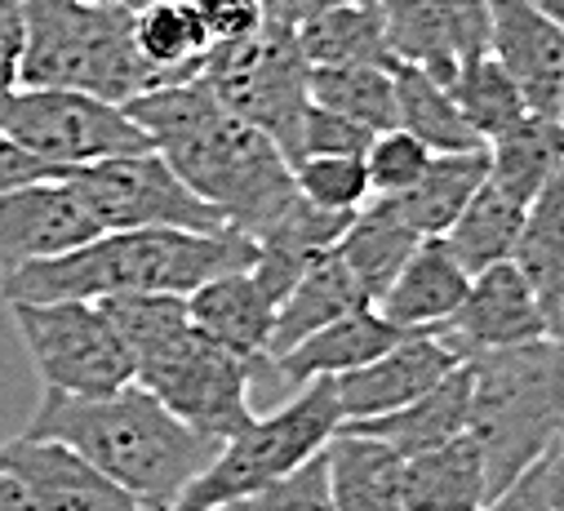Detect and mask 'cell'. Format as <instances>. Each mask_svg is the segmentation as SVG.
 I'll list each match as a JSON object with an SVG mask.
<instances>
[{"label":"cell","mask_w":564,"mask_h":511,"mask_svg":"<svg viewBox=\"0 0 564 511\" xmlns=\"http://www.w3.org/2000/svg\"><path fill=\"white\" fill-rule=\"evenodd\" d=\"M165 165L236 231L258 240L299 200L294 170L253 124L227 116L205 80H174L120 102Z\"/></svg>","instance_id":"6da1fadb"},{"label":"cell","mask_w":564,"mask_h":511,"mask_svg":"<svg viewBox=\"0 0 564 511\" xmlns=\"http://www.w3.org/2000/svg\"><path fill=\"white\" fill-rule=\"evenodd\" d=\"M23 436L72 445L111 485H120L138 511H174L183 489L223 445L174 418L138 382H124L107 396H58L41 388Z\"/></svg>","instance_id":"7a4b0ae2"},{"label":"cell","mask_w":564,"mask_h":511,"mask_svg":"<svg viewBox=\"0 0 564 511\" xmlns=\"http://www.w3.org/2000/svg\"><path fill=\"white\" fill-rule=\"evenodd\" d=\"M253 240L236 227L183 231V227H133L98 231L94 240L23 263L0 276L6 303H102L116 294H178L240 272L253 263Z\"/></svg>","instance_id":"3957f363"},{"label":"cell","mask_w":564,"mask_h":511,"mask_svg":"<svg viewBox=\"0 0 564 511\" xmlns=\"http://www.w3.org/2000/svg\"><path fill=\"white\" fill-rule=\"evenodd\" d=\"M133 360V382L200 436L227 441L249 414V378L258 365L218 347L187 320L178 294H116L98 303Z\"/></svg>","instance_id":"277c9868"},{"label":"cell","mask_w":564,"mask_h":511,"mask_svg":"<svg viewBox=\"0 0 564 511\" xmlns=\"http://www.w3.org/2000/svg\"><path fill=\"white\" fill-rule=\"evenodd\" d=\"M467 365V436L480 449L489 498L520 480L560 445L564 423V360L560 338H538L502 351H480Z\"/></svg>","instance_id":"5b68a950"},{"label":"cell","mask_w":564,"mask_h":511,"mask_svg":"<svg viewBox=\"0 0 564 511\" xmlns=\"http://www.w3.org/2000/svg\"><path fill=\"white\" fill-rule=\"evenodd\" d=\"M19 85L129 102L152 89V72L133 50V19L120 0H23Z\"/></svg>","instance_id":"8992f818"},{"label":"cell","mask_w":564,"mask_h":511,"mask_svg":"<svg viewBox=\"0 0 564 511\" xmlns=\"http://www.w3.org/2000/svg\"><path fill=\"white\" fill-rule=\"evenodd\" d=\"M338 427H343V410L334 396V378L303 382L294 401L231 432L209 458V467L183 489L174 511H205V507L245 498L253 489H267L271 480L290 476L307 458H316Z\"/></svg>","instance_id":"52a82bcc"},{"label":"cell","mask_w":564,"mask_h":511,"mask_svg":"<svg viewBox=\"0 0 564 511\" xmlns=\"http://www.w3.org/2000/svg\"><path fill=\"white\" fill-rule=\"evenodd\" d=\"M196 80H205V89L214 94V102L227 116L262 130L280 148V156L294 165L299 124L312 102L307 98V58H303L294 32L262 23L253 36L218 41L200 58Z\"/></svg>","instance_id":"ba28073f"},{"label":"cell","mask_w":564,"mask_h":511,"mask_svg":"<svg viewBox=\"0 0 564 511\" xmlns=\"http://www.w3.org/2000/svg\"><path fill=\"white\" fill-rule=\"evenodd\" d=\"M0 134L32 161L50 165L54 178L111 156L148 152L152 139L124 116L120 102H102L76 89H14L0 102Z\"/></svg>","instance_id":"9c48e42d"},{"label":"cell","mask_w":564,"mask_h":511,"mask_svg":"<svg viewBox=\"0 0 564 511\" xmlns=\"http://www.w3.org/2000/svg\"><path fill=\"white\" fill-rule=\"evenodd\" d=\"M10 316L45 392L107 396L133 382L129 347L98 303H10Z\"/></svg>","instance_id":"30bf717a"},{"label":"cell","mask_w":564,"mask_h":511,"mask_svg":"<svg viewBox=\"0 0 564 511\" xmlns=\"http://www.w3.org/2000/svg\"><path fill=\"white\" fill-rule=\"evenodd\" d=\"M98 231H133V227H183V231H218L227 227L170 165L156 148L111 156L98 165H80L58 174Z\"/></svg>","instance_id":"8fae6325"},{"label":"cell","mask_w":564,"mask_h":511,"mask_svg":"<svg viewBox=\"0 0 564 511\" xmlns=\"http://www.w3.org/2000/svg\"><path fill=\"white\" fill-rule=\"evenodd\" d=\"M427 334H436L454 360H471L480 351H502V347L551 338L524 276L511 263H494V268L476 272L458 312Z\"/></svg>","instance_id":"7c38bea8"},{"label":"cell","mask_w":564,"mask_h":511,"mask_svg":"<svg viewBox=\"0 0 564 511\" xmlns=\"http://www.w3.org/2000/svg\"><path fill=\"white\" fill-rule=\"evenodd\" d=\"M489 41L485 50L511 72L529 116L560 120L564 111V28L529 0H485Z\"/></svg>","instance_id":"4fadbf2b"},{"label":"cell","mask_w":564,"mask_h":511,"mask_svg":"<svg viewBox=\"0 0 564 511\" xmlns=\"http://www.w3.org/2000/svg\"><path fill=\"white\" fill-rule=\"evenodd\" d=\"M0 467L23 485L36 511H138L120 485H111L63 441L14 436L0 445Z\"/></svg>","instance_id":"5bb4252c"},{"label":"cell","mask_w":564,"mask_h":511,"mask_svg":"<svg viewBox=\"0 0 564 511\" xmlns=\"http://www.w3.org/2000/svg\"><path fill=\"white\" fill-rule=\"evenodd\" d=\"M98 227L63 178H36L0 192V276L94 240Z\"/></svg>","instance_id":"9a60e30c"},{"label":"cell","mask_w":564,"mask_h":511,"mask_svg":"<svg viewBox=\"0 0 564 511\" xmlns=\"http://www.w3.org/2000/svg\"><path fill=\"white\" fill-rule=\"evenodd\" d=\"M454 365H463V360H454L436 334H427V329L404 334L395 347H387L369 365L334 378V396H338L343 423L378 418V414H391V410L417 401L427 388H436Z\"/></svg>","instance_id":"2e32d148"},{"label":"cell","mask_w":564,"mask_h":511,"mask_svg":"<svg viewBox=\"0 0 564 511\" xmlns=\"http://www.w3.org/2000/svg\"><path fill=\"white\" fill-rule=\"evenodd\" d=\"M187 320L214 338L218 347L236 351L240 360L249 365H262L267 360V338H271V325H275V298L267 294V285L240 268V272H223L205 285H196L187 298Z\"/></svg>","instance_id":"e0dca14e"},{"label":"cell","mask_w":564,"mask_h":511,"mask_svg":"<svg viewBox=\"0 0 564 511\" xmlns=\"http://www.w3.org/2000/svg\"><path fill=\"white\" fill-rule=\"evenodd\" d=\"M467 285H471V276L441 244V236H432L404 259V268L391 276V285L382 290L373 312L382 320H391L395 329H404V334H422V329L445 325L458 312Z\"/></svg>","instance_id":"ac0fdd59"},{"label":"cell","mask_w":564,"mask_h":511,"mask_svg":"<svg viewBox=\"0 0 564 511\" xmlns=\"http://www.w3.org/2000/svg\"><path fill=\"white\" fill-rule=\"evenodd\" d=\"M404 338V329H395L391 320H382L373 307H351L338 320L321 325L316 334H307L303 343H294L290 351H280L275 360H267L285 382L303 388L316 378H338L351 373L360 365H369L373 356H382L387 347H395Z\"/></svg>","instance_id":"d6986e66"},{"label":"cell","mask_w":564,"mask_h":511,"mask_svg":"<svg viewBox=\"0 0 564 511\" xmlns=\"http://www.w3.org/2000/svg\"><path fill=\"white\" fill-rule=\"evenodd\" d=\"M507 263L524 276L551 338H560V312H564V183L560 174L546 178V187L529 200Z\"/></svg>","instance_id":"ffe728a7"},{"label":"cell","mask_w":564,"mask_h":511,"mask_svg":"<svg viewBox=\"0 0 564 511\" xmlns=\"http://www.w3.org/2000/svg\"><path fill=\"white\" fill-rule=\"evenodd\" d=\"M467 392H471L467 365H454L436 388H427L417 401H409V405H400L391 414H378V418L343 423V427L391 445L400 458H413V454H427V449H436V445H445V441L467 432Z\"/></svg>","instance_id":"44dd1931"},{"label":"cell","mask_w":564,"mask_h":511,"mask_svg":"<svg viewBox=\"0 0 564 511\" xmlns=\"http://www.w3.org/2000/svg\"><path fill=\"white\" fill-rule=\"evenodd\" d=\"M321 454H325V485L334 511H404L400 507L404 458L391 445L338 427Z\"/></svg>","instance_id":"7402d4cb"},{"label":"cell","mask_w":564,"mask_h":511,"mask_svg":"<svg viewBox=\"0 0 564 511\" xmlns=\"http://www.w3.org/2000/svg\"><path fill=\"white\" fill-rule=\"evenodd\" d=\"M489 502V480L476 441L463 432L427 454L404 458L400 507L404 511H480Z\"/></svg>","instance_id":"603a6c76"},{"label":"cell","mask_w":564,"mask_h":511,"mask_svg":"<svg viewBox=\"0 0 564 511\" xmlns=\"http://www.w3.org/2000/svg\"><path fill=\"white\" fill-rule=\"evenodd\" d=\"M133 19V50L152 72L156 85L192 80L200 72V58L209 54V28L192 0H152V6L129 10Z\"/></svg>","instance_id":"cb8c5ba5"},{"label":"cell","mask_w":564,"mask_h":511,"mask_svg":"<svg viewBox=\"0 0 564 511\" xmlns=\"http://www.w3.org/2000/svg\"><path fill=\"white\" fill-rule=\"evenodd\" d=\"M351 307H373V303L365 298L356 276L343 268V259L329 249L299 276V285L280 298L275 325H271V338H267V360H275L280 351H290L294 343H303L307 334H316L321 325L338 320Z\"/></svg>","instance_id":"d4e9b609"},{"label":"cell","mask_w":564,"mask_h":511,"mask_svg":"<svg viewBox=\"0 0 564 511\" xmlns=\"http://www.w3.org/2000/svg\"><path fill=\"white\" fill-rule=\"evenodd\" d=\"M422 244V236L382 200L369 196V205H360L347 222V231L338 236L334 253L343 259V268L356 276V285L365 290L369 303L382 298V290L391 285V276L404 268V259Z\"/></svg>","instance_id":"484cf974"},{"label":"cell","mask_w":564,"mask_h":511,"mask_svg":"<svg viewBox=\"0 0 564 511\" xmlns=\"http://www.w3.org/2000/svg\"><path fill=\"white\" fill-rule=\"evenodd\" d=\"M485 170H489V156L485 148L476 152H432L427 170L422 178L400 192V196H382L422 240L432 236H445V227L458 218V209L471 200V192L485 183Z\"/></svg>","instance_id":"4316f807"},{"label":"cell","mask_w":564,"mask_h":511,"mask_svg":"<svg viewBox=\"0 0 564 511\" xmlns=\"http://www.w3.org/2000/svg\"><path fill=\"white\" fill-rule=\"evenodd\" d=\"M294 36L307 67H395L373 0H343L307 19Z\"/></svg>","instance_id":"83f0119b"},{"label":"cell","mask_w":564,"mask_h":511,"mask_svg":"<svg viewBox=\"0 0 564 511\" xmlns=\"http://www.w3.org/2000/svg\"><path fill=\"white\" fill-rule=\"evenodd\" d=\"M391 89H395V130L413 134L427 152H476V148H485L471 134V124L463 120V111L454 107L449 89L432 72L395 58Z\"/></svg>","instance_id":"f1b7e54d"},{"label":"cell","mask_w":564,"mask_h":511,"mask_svg":"<svg viewBox=\"0 0 564 511\" xmlns=\"http://www.w3.org/2000/svg\"><path fill=\"white\" fill-rule=\"evenodd\" d=\"M524 209L516 196H507L502 187H494L489 178L471 192V200L458 209V218L445 227L441 244L458 259V268L467 276L494 268V263H507L511 259V244L520 236V222H524Z\"/></svg>","instance_id":"f546056e"},{"label":"cell","mask_w":564,"mask_h":511,"mask_svg":"<svg viewBox=\"0 0 564 511\" xmlns=\"http://www.w3.org/2000/svg\"><path fill=\"white\" fill-rule=\"evenodd\" d=\"M445 89H449L454 107L463 111V120L471 124V134L480 143H494V139L511 134L516 124L529 120V107H524L520 85L511 80V72L489 50L463 58L454 67V76L445 80Z\"/></svg>","instance_id":"4dcf8cb0"},{"label":"cell","mask_w":564,"mask_h":511,"mask_svg":"<svg viewBox=\"0 0 564 511\" xmlns=\"http://www.w3.org/2000/svg\"><path fill=\"white\" fill-rule=\"evenodd\" d=\"M560 152H564L560 120L529 116L524 124H516L511 134L485 143V156H489L485 178L494 187H502L507 196H516L520 205H529L546 187V178L560 174Z\"/></svg>","instance_id":"1f68e13d"},{"label":"cell","mask_w":564,"mask_h":511,"mask_svg":"<svg viewBox=\"0 0 564 511\" xmlns=\"http://www.w3.org/2000/svg\"><path fill=\"white\" fill-rule=\"evenodd\" d=\"M307 98L365 124L369 134L395 130L391 67H307Z\"/></svg>","instance_id":"d6a6232c"},{"label":"cell","mask_w":564,"mask_h":511,"mask_svg":"<svg viewBox=\"0 0 564 511\" xmlns=\"http://www.w3.org/2000/svg\"><path fill=\"white\" fill-rule=\"evenodd\" d=\"M294 187L307 205L329 214H356L373 196L360 156H307L294 165Z\"/></svg>","instance_id":"836d02e7"},{"label":"cell","mask_w":564,"mask_h":511,"mask_svg":"<svg viewBox=\"0 0 564 511\" xmlns=\"http://www.w3.org/2000/svg\"><path fill=\"white\" fill-rule=\"evenodd\" d=\"M205 511H334L329 485H325V454L307 458L299 471L271 480L267 489H253L245 498H231Z\"/></svg>","instance_id":"e575fe53"},{"label":"cell","mask_w":564,"mask_h":511,"mask_svg":"<svg viewBox=\"0 0 564 511\" xmlns=\"http://www.w3.org/2000/svg\"><path fill=\"white\" fill-rule=\"evenodd\" d=\"M427 161H432V152L422 148L413 134H404V130L373 134V143L365 152L369 192L373 196H400V192H409L422 178V170H427Z\"/></svg>","instance_id":"d590c367"},{"label":"cell","mask_w":564,"mask_h":511,"mask_svg":"<svg viewBox=\"0 0 564 511\" xmlns=\"http://www.w3.org/2000/svg\"><path fill=\"white\" fill-rule=\"evenodd\" d=\"M373 134L365 130V124L338 116V111H325L316 102H307L303 111V124H299V148H294V165L307 161V156H360L369 152ZM290 165V170H294Z\"/></svg>","instance_id":"8d00e7d4"},{"label":"cell","mask_w":564,"mask_h":511,"mask_svg":"<svg viewBox=\"0 0 564 511\" xmlns=\"http://www.w3.org/2000/svg\"><path fill=\"white\" fill-rule=\"evenodd\" d=\"M480 511H560V445L542 454L520 480H511Z\"/></svg>","instance_id":"74e56055"},{"label":"cell","mask_w":564,"mask_h":511,"mask_svg":"<svg viewBox=\"0 0 564 511\" xmlns=\"http://www.w3.org/2000/svg\"><path fill=\"white\" fill-rule=\"evenodd\" d=\"M200 10L205 28H209V41H240V36H253L262 28V0H192Z\"/></svg>","instance_id":"f35d334b"},{"label":"cell","mask_w":564,"mask_h":511,"mask_svg":"<svg viewBox=\"0 0 564 511\" xmlns=\"http://www.w3.org/2000/svg\"><path fill=\"white\" fill-rule=\"evenodd\" d=\"M441 14H445L449 45H454L458 63L485 50V41H489V10H485V0H441Z\"/></svg>","instance_id":"ab89813d"},{"label":"cell","mask_w":564,"mask_h":511,"mask_svg":"<svg viewBox=\"0 0 564 511\" xmlns=\"http://www.w3.org/2000/svg\"><path fill=\"white\" fill-rule=\"evenodd\" d=\"M36 178H54V170L32 161L23 148H14L6 134H0V192L19 187V183H36Z\"/></svg>","instance_id":"60d3db41"},{"label":"cell","mask_w":564,"mask_h":511,"mask_svg":"<svg viewBox=\"0 0 564 511\" xmlns=\"http://www.w3.org/2000/svg\"><path fill=\"white\" fill-rule=\"evenodd\" d=\"M23 54V0H0V63L19 72Z\"/></svg>","instance_id":"b9f144b4"},{"label":"cell","mask_w":564,"mask_h":511,"mask_svg":"<svg viewBox=\"0 0 564 511\" xmlns=\"http://www.w3.org/2000/svg\"><path fill=\"white\" fill-rule=\"evenodd\" d=\"M0 511H36L32 498L23 493V485H19L6 467H0Z\"/></svg>","instance_id":"7bdbcfd3"},{"label":"cell","mask_w":564,"mask_h":511,"mask_svg":"<svg viewBox=\"0 0 564 511\" xmlns=\"http://www.w3.org/2000/svg\"><path fill=\"white\" fill-rule=\"evenodd\" d=\"M19 89V72L14 67H6V63H0V102H6L10 94Z\"/></svg>","instance_id":"ee69618b"},{"label":"cell","mask_w":564,"mask_h":511,"mask_svg":"<svg viewBox=\"0 0 564 511\" xmlns=\"http://www.w3.org/2000/svg\"><path fill=\"white\" fill-rule=\"evenodd\" d=\"M120 6L124 10H138V6H152V0H120Z\"/></svg>","instance_id":"f6af8a7d"}]
</instances>
